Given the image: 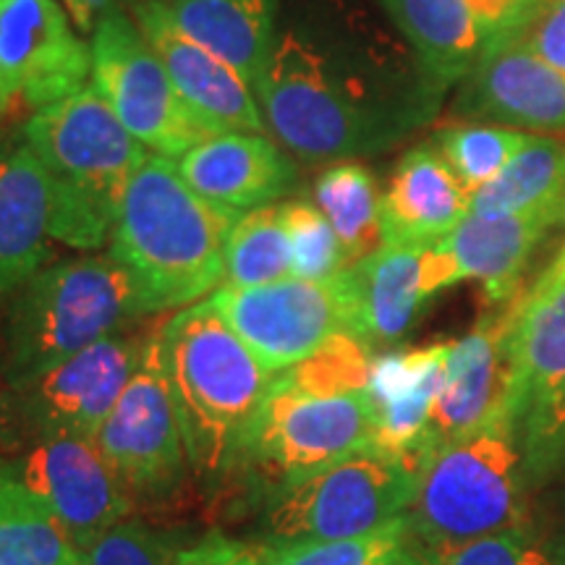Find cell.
Returning a JSON list of instances; mask_svg holds the SVG:
<instances>
[{"label":"cell","instance_id":"cell-1","mask_svg":"<svg viewBox=\"0 0 565 565\" xmlns=\"http://www.w3.org/2000/svg\"><path fill=\"white\" fill-rule=\"evenodd\" d=\"M265 129L309 166L370 158L440 116L448 87L385 21L345 0H301L257 87Z\"/></svg>","mask_w":565,"mask_h":565},{"label":"cell","instance_id":"cell-2","mask_svg":"<svg viewBox=\"0 0 565 565\" xmlns=\"http://www.w3.org/2000/svg\"><path fill=\"white\" fill-rule=\"evenodd\" d=\"M158 345L189 469L200 482L223 487L236 475L273 372L210 299L173 315L158 330Z\"/></svg>","mask_w":565,"mask_h":565},{"label":"cell","instance_id":"cell-3","mask_svg":"<svg viewBox=\"0 0 565 565\" xmlns=\"http://www.w3.org/2000/svg\"><path fill=\"white\" fill-rule=\"evenodd\" d=\"M244 212L189 186L179 162L147 152L110 231V257L141 282L154 309L196 303L225 278V246Z\"/></svg>","mask_w":565,"mask_h":565},{"label":"cell","instance_id":"cell-4","mask_svg":"<svg viewBox=\"0 0 565 565\" xmlns=\"http://www.w3.org/2000/svg\"><path fill=\"white\" fill-rule=\"evenodd\" d=\"M24 139L51 183L55 242L74 249L103 246L150 150L126 131L92 84L34 110Z\"/></svg>","mask_w":565,"mask_h":565},{"label":"cell","instance_id":"cell-5","mask_svg":"<svg viewBox=\"0 0 565 565\" xmlns=\"http://www.w3.org/2000/svg\"><path fill=\"white\" fill-rule=\"evenodd\" d=\"M524 456L503 408L475 433L437 445L414 477L404 519L424 547H454L534 526Z\"/></svg>","mask_w":565,"mask_h":565},{"label":"cell","instance_id":"cell-6","mask_svg":"<svg viewBox=\"0 0 565 565\" xmlns=\"http://www.w3.org/2000/svg\"><path fill=\"white\" fill-rule=\"evenodd\" d=\"M152 312L141 282L110 254L47 263L9 301L6 380L26 383Z\"/></svg>","mask_w":565,"mask_h":565},{"label":"cell","instance_id":"cell-7","mask_svg":"<svg viewBox=\"0 0 565 565\" xmlns=\"http://www.w3.org/2000/svg\"><path fill=\"white\" fill-rule=\"evenodd\" d=\"M412 490L406 463L364 450L263 494L254 540L280 550L377 532L404 515Z\"/></svg>","mask_w":565,"mask_h":565},{"label":"cell","instance_id":"cell-8","mask_svg":"<svg viewBox=\"0 0 565 565\" xmlns=\"http://www.w3.org/2000/svg\"><path fill=\"white\" fill-rule=\"evenodd\" d=\"M374 408L366 391L317 395L280 374L246 435L233 479H244L254 505L282 484L370 450Z\"/></svg>","mask_w":565,"mask_h":565},{"label":"cell","instance_id":"cell-9","mask_svg":"<svg viewBox=\"0 0 565 565\" xmlns=\"http://www.w3.org/2000/svg\"><path fill=\"white\" fill-rule=\"evenodd\" d=\"M511 416L529 484L540 487L565 463V288L511 301Z\"/></svg>","mask_w":565,"mask_h":565},{"label":"cell","instance_id":"cell-10","mask_svg":"<svg viewBox=\"0 0 565 565\" xmlns=\"http://www.w3.org/2000/svg\"><path fill=\"white\" fill-rule=\"evenodd\" d=\"M92 87L150 152L179 160L212 134L175 92L158 51L124 6H110L89 40Z\"/></svg>","mask_w":565,"mask_h":565},{"label":"cell","instance_id":"cell-11","mask_svg":"<svg viewBox=\"0 0 565 565\" xmlns=\"http://www.w3.org/2000/svg\"><path fill=\"white\" fill-rule=\"evenodd\" d=\"M105 461L113 466L134 503H160L186 482L189 456L179 414L162 370L158 333L150 335L141 362L121 398L110 408L95 437Z\"/></svg>","mask_w":565,"mask_h":565},{"label":"cell","instance_id":"cell-12","mask_svg":"<svg viewBox=\"0 0 565 565\" xmlns=\"http://www.w3.org/2000/svg\"><path fill=\"white\" fill-rule=\"evenodd\" d=\"M150 335L113 333L53 370L11 385V414L24 443L40 437L95 440L139 366Z\"/></svg>","mask_w":565,"mask_h":565},{"label":"cell","instance_id":"cell-13","mask_svg":"<svg viewBox=\"0 0 565 565\" xmlns=\"http://www.w3.org/2000/svg\"><path fill=\"white\" fill-rule=\"evenodd\" d=\"M238 338L270 372L288 370L349 333L341 280L286 278L265 286H217L210 296Z\"/></svg>","mask_w":565,"mask_h":565},{"label":"cell","instance_id":"cell-14","mask_svg":"<svg viewBox=\"0 0 565 565\" xmlns=\"http://www.w3.org/2000/svg\"><path fill=\"white\" fill-rule=\"evenodd\" d=\"M565 225V202L519 212H469L443 242L424 249V286L435 296L461 280H479L490 307L524 291V273L542 242Z\"/></svg>","mask_w":565,"mask_h":565},{"label":"cell","instance_id":"cell-15","mask_svg":"<svg viewBox=\"0 0 565 565\" xmlns=\"http://www.w3.org/2000/svg\"><path fill=\"white\" fill-rule=\"evenodd\" d=\"M0 466L51 511L84 553L134 511V498L95 440L40 437Z\"/></svg>","mask_w":565,"mask_h":565},{"label":"cell","instance_id":"cell-16","mask_svg":"<svg viewBox=\"0 0 565 565\" xmlns=\"http://www.w3.org/2000/svg\"><path fill=\"white\" fill-rule=\"evenodd\" d=\"M92 79V47L58 0H0V110H40Z\"/></svg>","mask_w":565,"mask_h":565},{"label":"cell","instance_id":"cell-17","mask_svg":"<svg viewBox=\"0 0 565 565\" xmlns=\"http://www.w3.org/2000/svg\"><path fill=\"white\" fill-rule=\"evenodd\" d=\"M126 11L158 51L183 105L212 137L228 131L267 134L252 84L236 68L181 32L166 0H141Z\"/></svg>","mask_w":565,"mask_h":565},{"label":"cell","instance_id":"cell-18","mask_svg":"<svg viewBox=\"0 0 565 565\" xmlns=\"http://www.w3.org/2000/svg\"><path fill=\"white\" fill-rule=\"evenodd\" d=\"M454 116L529 134H565V74L508 40L456 87Z\"/></svg>","mask_w":565,"mask_h":565},{"label":"cell","instance_id":"cell-19","mask_svg":"<svg viewBox=\"0 0 565 565\" xmlns=\"http://www.w3.org/2000/svg\"><path fill=\"white\" fill-rule=\"evenodd\" d=\"M511 303L487 312L461 341L448 345L445 377L429 414L424 458L437 445L456 440L482 427L505 408L511 380Z\"/></svg>","mask_w":565,"mask_h":565},{"label":"cell","instance_id":"cell-20","mask_svg":"<svg viewBox=\"0 0 565 565\" xmlns=\"http://www.w3.org/2000/svg\"><path fill=\"white\" fill-rule=\"evenodd\" d=\"M175 162L196 194L236 212L275 204L299 183L294 154L259 131L217 134Z\"/></svg>","mask_w":565,"mask_h":565},{"label":"cell","instance_id":"cell-21","mask_svg":"<svg viewBox=\"0 0 565 565\" xmlns=\"http://www.w3.org/2000/svg\"><path fill=\"white\" fill-rule=\"evenodd\" d=\"M471 212V189L458 179L435 141L401 154L380 196V238L385 246H433Z\"/></svg>","mask_w":565,"mask_h":565},{"label":"cell","instance_id":"cell-22","mask_svg":"<svg viewBox=\"0 0 565 565\" xmlns=\"http://www.w3.org/2000/svg\"><path fill=\"white\" fill-rule=\"evenodd\" d=\"M424 249L427 246L383 244L338 273L349 333L370 349L401 341L433 299L424 288Z\"/></svg>","mask_w":565,"mask_h":565},{"label":"cell","instance_id":"cell-23","mask_svg":"<svg viewBox=\"0 0 565 565\" xmlns=\"http://www.w3.org/2000/svg\"><path fill=\"white\" fill-rule=\"evenodd\" d=\"M53 200L26 145L0 154V307L51 263Z\"/></svg>","mask_w":565,"mask_h":565},{"label":"cell","instance_id":"cell-24","mask_svg":"<svg viewBox=\"0 0 565 565\" xmlns=\"http://www.w3.org/2000/svg\"><path fill=\"white\" fill-rule=\"evenodd\" d=\"M443 87H458L492 47L482 0H377Z\"/></svg>","mask_w":565,"mask_h":565},{"label":"cell","instance_id":"cell-25","mask_svg":"<svg viewBox=\"0 0 565 565\" xmlns=\"http://www.w3.org/2000/svg\"><path fill=\"white\" fill-rule=\"evenodd\" d=\"M166 6L181 32L257 87L278 40L282 0H166Z\"/></svg>","mask_w":565,"mask_h":565},{"label":"cell","instance_id":"cell-26","mask_svg":"<svg viewBox=\"0 0 565 565\" xmlns=\"http://www.w3.org/2000/svg\"><path fill=\"white\" fill-rule=\"evenodd\" d=\"M0 565H87L58 519L0 466Z\"/></svg>","mask_w":565,"mask_h":565},{"label":"cell","instance_id":"cell-27","mask_svg":"<svg viewBox=\"0 0 565 565\" xmlns=\"http://www.w3.org/2000/svg\"><path fill=\"white\" fill-rule=\"evenodd\" d=\"M380 194L370 168L356 160L333 162L315 183V204L341 238L349 265L383 246L380 238Z\"/></svg>","mask_w":565,"mask_h":565},{"label":"cell","instance_id":"cell-28","mask_svg":"<svg viewBox=\"0 0 565 565\" xmlns=\"http://www.w3.org/2000/svg\"><path fill=\"white\" fill-rule=\"evenodd\" d=\"M286 278H291V244L282 202L244 212L225 246V286L252 288Z\"/></svg>","mask_w":565,"mask_h":565},{"label":"cell","instance_id":"cell-29","mask_svg":"<svg viewBox=\"0 0 565 565\" xmlns=\"http://www.w3.org/2000/svg\"><path fill=\"white\" fill-rule=\"evenodd\" d=\"M532 137L534 134L508 129V126L461 121L435 131L433 141L458 179L475 194L477 189L498 179Z\"/></svg>","mask_w":565,"mask_h":565},{"label":"cell","instance_id":"cell-30","mask_svg":"<svg viewBox=\"0 0 565 565\" xmlns=\"http://www.w3.org/2000/svg\"><path fill=\"white\" fill-rule=\"evenodd\" d=\"M422 565H565V515L555 532L540 526L463 542L454 547L419 545Z\"/></svg>","mask_w":565,"mask_h":565},{"label":"cell","instance_id":"cell-31","mask_svg":"<svg viewBox=\"0 0 565 565\" xmlns=\"http://www.w3.org/2000/svg\"><path fill=\"white\" fill-rule=\"evenodd\" d=\"M275 565H422L419 542L406 519H395L377 532L335 542H309L275 550Z\"/></svg>","mask_w":565,"mask_h":565},{"label":"cell","instance_id":"cell-32","mask_svg":"<svg viewBox=\"0 0 565 565\" xmlns=\"http://www.w3.org/2000/svg\"><path fill=\"white\" fill-rule=\"evenodd\" d=\"M282 223H286L288 244H291L294 278L330 280L349 267L341 238L315 202H282Z\"/></svg>","mask_w":565,"mask_h":565},{"label":"cell","instance_id":"cell-33","mask_svg":"<svg viewBox=\"0 0 565 565\" xmlns=\"http://www.w3.org/2000/svg\"><path fill=\"white\" fill-rule=\"evenodd\" d=\"M181 550L171 534L145 521H118L87 553V565H175Z\"/></svg>","mask_w":565,"mask_h":565},{"label":"cell","instance_id":"cell-34","mask_svg":"<svg viewBox=\"0 0 565 565\" xmlns=\"http://www.w3.org/2000/svg\"><path fill=\"white\" fill-rule=\"evenodd\" d=\"M175 565H275V553L257 540H233L223 532H212L196 545L181 550Z\"/></svg>","mask_w":565,"mask_h":565},{"label":"cell","instance_id":"cell-35","mask_svg":"<svg viewBox=\"0 0 565 565\" xmlns=\"http://www.w3.org/2000/svg\"><path fill=\"white\" fill-rule=\"evenodd\" d=\"M515 40L565 74V0H540L534 17Z\"/></svg>","mask_w":565,"mask_h":565},{"label":"cell","instance_id":"cell-36","mask_svg":"<svg viewBox=\"0 0 565 565\" xmlns=\"http://www.w3.org/2000/svg\"><path fill=\"white\" fill-rule=\"evenodd\" d=\"M58 3L68 11L76 30L92 34L103 13L108 11L110 6H116V0H58Z\"/></svg>","mask_w":565,"mask_h":565},{"label":"cell","instance_id":"cell-37","mask_svg":"<svg viewBox=\"0 0 565 565\" xmlns=\"http://www.w3.org/2000/svg\"><path fill=\"white\" fill-rule=\"evenodd\" d=\"M561 288H565V242L561 246V252L555 254L553 263L536 275L532 286H526V296H545V294L561 291Z\"/></svg>","mask_w":565,"mask_h":565},{"label":"cell","instance_id":"cell-38","mask_svg":"<svg viewBox=\"0 0 565 565\" xmlns=\"http://www.w3.org/2000/svg\"><path fill=\"white\" fill-rule=\"evenodd\" d=\"M118 6H126V9H129V6H134V3H141V0H116Z\"/></svg>","mask_w":565,"mask_h":565},{"label":"cell","instance_id":"cell-39","mask_svg":"<svg viewBox=\"0 0 565 565\" xmlns=\"http://www.w3.org/2000/svg\"><path fill=\"white\" fill-rule=\"evenodd\" d=\"M0 154H3V147H0Z\"/></svg>","mask_w":565,"mask_h":565}]
</instances>
